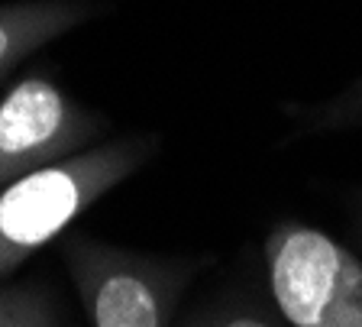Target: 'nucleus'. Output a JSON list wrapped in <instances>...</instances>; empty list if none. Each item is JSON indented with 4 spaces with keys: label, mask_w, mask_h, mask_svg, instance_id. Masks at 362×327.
<instances>
[{
    "label": "nucleus",
    "mask_w": 362,
    "mask_h": 327,
    "mask_svg": "<svg viewBox=\"0 0 362 327\" xmlns=\"http://www.w3.org/2000/svg\"><path fill=\"white\" fill-rule=\"evenodd\" d=\"M162 137L100 139L88 149L36 168L0 188V282L23 269L42 246L55 243L88 207L107 198L117 185L133 178L156 159Z\"/></svg>",
    "instance_id": "obj_1"
},
{
    "label": "nucleus",
    "mask_w": 362,
    "mask_h": 327,
    "mask_svg": "<svg viewBox=\"0 0 362 327\" xmlns=\"http://www.w3.org/2000/svg\"><path fill=\"white\" fill-rule=\"evenodd\" d=\"M59 250L90 327H175L188 285L211 263L207 256H149L88 234H65Z\"/></svg>",
    "instance_id": "obj_2"
},
{
    "label": "nucleus",
    "mask_w": 362,
    "mask_h": 327,
    "mask_svg": "<svg viewBox=\"0 0 362 327\" xmlns=\"http://www.w3.org/2000/svg\"><path fill=\"white\" fill-rule=\"evenodd\" d=\"M269 302L288 327H362V259L304 221H275L265 236Z\"/></svg>",
    "instance_id": "obj_3"
},
{
    "label": "nucleus",
    "mask_w": 362,
    "mask_h": 327,
    "mask_svg": "<svg viewBox=\"0 0 362 327\" xmlns=\"http://www.w3.org/2000/svg\"><path fill=\"white\" fill-rule=\"evenodd\" d=\"M107 127L45 71L23 75L0 98V188L100 143Z\"/></svg>",
    "instance_id": "obj_4"
},
{
    "label": "nucleus",
    "mask_w": 362,
    "mask_h": 327,
    "mask_svg": "<svg viewBox=\"0 0 362 327\" xmlns=\"http://www.w3.org/2000/svg\"><path fill=\"white\" fill-rule=\"evenodd\" d=\"M90 0H16L0 4V81L42 46L98 16Z\"/></svg>",
    "instance_id": "obj_5"
},
{
    "label": "nucleus",
    "mask_w": 362,
    "mask_h": 327,
    "mask_svg": "<svg viewBox=\"0 0 362 327\" xmlns=\"http://www.w3.org/2000/svg\"><path fill=\"white\" fill-rule=\"evenodd\" d=\"M178 327H288L275 304L243 289H223L194 304Z\"/></svg>",
    "instance_id": "obj_6"
},
{
    "label": "nucleus",
    "mask_w": 362,
    "mask_h": 327,
    "mask_svg": "<svg viewBox=\"0 0 362 327\" xmlns=\"http://www.w3.org/2000/svg\"><path fill=\"white\" fill-rule=\"evenodd\" d=\"M291 120L298 137H324V133H346L362 127V78L346 84L339 94L310 107H291Z\"/></svg>",
    "instance_id": "obj_7"
},
{
    "label": "nucleus",
    "mask_w": 362,
    "mask_h": 327,
    "mask_svg": "<svg viewBox=\"0 0 362 327\" xmlns=\"http://www.w3.org/2000/svg\"><path fill=\"white\" fill-rule=\"evenodd\" d=\"M0 327H62L52 292L39 282L0 285Z\"/></svg>",
    "instance_id": "obj_8"
},
{
    "label": "nucleus",
    "mask_w": 362,
    "mask_h": 327,
    "mask_svg": "<svg viewBox=\"0 0 362 327\" xmlns=\"http://www.w3.org/2000/svg\"><path fill=\"white\" fill-rule=\"evenodd\" d=\"M349 230H353V240L362 250V188L353 191V198H349Z\"/></svg>",
    "instance_id": "obj_9"
}]
</instances>
